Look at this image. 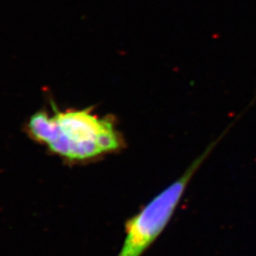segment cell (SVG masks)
I'll list each match as a JSON object with an SVG mask.
<instances>
[{"label":"cell","mask_w":256,"mask_h":256,"mask_svg":"<svg viewBox=\"0 0 256 256\" xmlns=\"http://www.w3.org/2000/svg\"><path fill=\"white\" fill-rule=\"evenodd\" d=\"M52 110V115L46 110L34 113L28 120V134L66 162H94L126 146L110 115L100 118L90 108L62 111L54 106Z\"/></svg>","instance_id":"obj_1"},{"label":"cell","mask_w":256,"mask_h":256,"mask_svg":"<svg viewBox=\"0 0 256 256\" xmlns=\"http://www.w3.org/2000/svg\"><path fill=\"white\" fill-rule=\"evenodd\" d=\"M221 137L210 144L174 182L158 192L124 223V238L117 256H142L174 216L192 176Z\"/></svg>","instance_id":"obj_2"}]
</instances>
